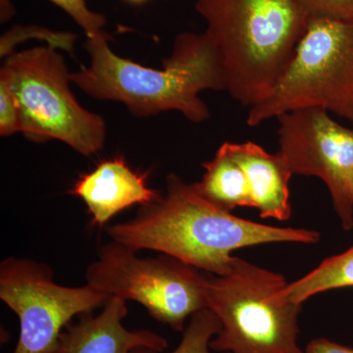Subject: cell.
<instances>
[{"mask_svg":"<svg viewBox=\"0 0 353 353\" xmlns=\"http://www.w3.org/2000/svg\"><path fill=\"white\" fill-rule=\"evenodd\" d=\"M15 95L21 132L37 143L57 139L90 157L105 143L101 116L79 104L64 58L51 46L11 53L0 71Z\"/></svg>","mask_w":353,"mask_h":353,"instance_id":"5","label":"cell"},{"mask_svg":"<svg viewBox=\"0 0 353 353\" xmlns=\"http://www.w3.org/2000/svg\"><path fill=\"white\" fill-rule=\"evenodd\" d=\"M202 167L205 172L194 187L204 199L230 212L236 208H253L245 171L232 157L225 143L218 148L213 159Z\"/></svg>","mask_w":353,"mask_h":353,"instance_id":"13","label":"cell"},{"mask_svg":"<svg viewBox=\"0 0 353 353\" xmlns=\"http://www.w3.org/2000/svg\"><path fill=\"white\" fill-rule=\"evenodd\" d=\"M343 288H353V245L325 259L303 278L288 283L279 292V297L284 301L303 304L316 294Z\"/></svg>","mask_w":353,"mask_h":353,"instance_id":"14","label":"cell"},{"mask_svg":"<svg viewBox=\"0 0 353 353\" xmlns=\"http://www.w3.org/2000/svg\"><path fill=\"white\" fill-rule=\"evenodd\" d=\"M219 52L226 92L248 108L264 101L292 62L309 15L297 0H196Z\"/></svg>","mask_w":353,"mask_h":353,"instance_id":"3","label":"cell"},{"mask_svg":"<svg viewBox=\"0 0 353 353\" xmlns=\"http://www.w3.org/2000/svg\"><path fill=\"white\" fill-rule=\"evenodd\" d=\"M225 145L245 171L253 208L259 209L260 218L289 220L292 216L290 181L292 174L280 155L271 154L250 141Z\"/></svg>","mask_w":353,"mask_h":353,"instance_id":"12","label":"cell"},{"mask_svg":"<svg viewBox=\"0 0 353 353\" xmlns=\"http://www.w3.org/2000/svg\"><path fill=\"white\" fill-rule=\"evenodd\" d=\"M221 329L220 320L209 308L197 311L190 318L183 332L180 345L171 353H211L210 343ZM132 353H162L148 348H138Z\"/></svg>","mask_w":353,"mask_h":353,"instance_id":"15","label":"cell"},{"mask_svg":"<svg viewBox=\"0 0 353 353\" xmlns=\"http://www.w3.org/2000/svg\"><path fill=\"white\" fill-rule=\"evenodd\" d=\"M288 285L275 273L234 256L229 272L208 274V308L220 320L210 343L219 353H304L299 345L303 304L284 301L279 292Z\"/></svg>","mask_w":353,"mask_h":353,"instance_id":"4","label":"cell"},{"mask_svg":"<svg viewBox=\"0 0 353 353\" xmlns=\"http://www.w3.org/2000/svg\"><path fill=\"white\" fill-rule=\"evenodd\" d=\"M150 172L132 170L123 157L104 160L94 170L81 175L69 190L80 197L92 216V225L103 227L111 218L134 205L145 206L163 194L148 187Z\"/></svg>","mask_w":353,"mask_h":353,"instance_id":"11","label":"cell"},{"mask_svg":"<svg viewBox=\"0 0 353 353\" xmlns=\"http://www.w3.org/2000/svg\"><path fill=\"white\" fill-rule=\"evenodd\" d=\"M110 39L105 32L88 38L90 67L72 73L71 83L99 101L122 102L137 117L173 110L194 123L210 118L199 94L225 90L226 85L219 52L205 32L179 34L162 69L118 57L109 46Z\"/></svg>","mask_w":353,"mask_h":353,"instance_id":"2","label":"cell"},{"mask_svg":"<svg viewBox=\"0 0 353 353\" xmlns=\"http://www.w3.org/2000/svg\"><path fill=\"white\" fill-rule=\"evenodd\" d=\"M13 15V6L8 0H1V21L6 22Z\"/></svg>","mask_w":353,"mask_h":353,"instance_id":"21","label":"cell"},{"mask_svg":"<svg viewBox=\"0 0 353 353\" xmlns=\"http://www.w3.org/2000/svg\"><path fill=\"white\" fill-rule=\"evenodd\" d=\"M304 353H353V348L328 339L317 338L308 343Z\"/></svg>","mask_w":353,"mask_h":353,"instance_id":"20","label":"cell"},{"mask_svg":"<svg viewBox=\"0 0 353 353\" xmlns=\"http://www.w3.org/2000/svg\"><path fill=\"white\" fill-rule=\"evenodd\" d=\"M31 39H43L48 46L60 48L73 55L77 37L72 32L51 31L38 26H14L0 39L1 57H9L15 46Z\"/></svg>","mask_w":353,"mask_h":353,"instance_id":"16","label":"cell"},{"mask_svg":"<svg viewBox=\"0 0 353 353\" xmlns=\"http://www.w3.org/2000/svg\"><path fill=\"white\" fill-rule=\"evenodd\" d=\"M125 1L129 2V3L132 4H141L143 3V2H145L146 0H125Z\"/></svg>","mask_w":353,"mask_h":353,"instance_id":"22","label":"cell"},{"mask_svg":"<svg viewBox=\"0 0 353 353\" xmlns=\"http://www.w3.org/2000/svg\"><path fill=\"white\" fill-rule=\"evenodd\" d=\"M92 312L69 323L48 353H132L138 348L163 352L168 347V341L160 334L124 326L128 307L120 297H109L99 314Z\"/></svg>","mask_w":353,"mask_h":353,"instance_id":"10","label":"cell"},{"mask_svg":"<svg viewBox=\"0 0 353 353\" xmlns=\"http://www.w3.org/2000/svg\"><path fill=\"white\" fill-rule=\"evenodd\" d=\"M321 108L353 125V23L309 17L292 62L271 94L248 110L257 127L301 108Z\"/></svg>","mask_w":353,"mask_h":353,"instance_id":"6","label":"cell"},{"mask_svg":"<svg viewBox=\"0 0 353 353\" xmlns=\"http://www.w3.org/2000/svg\"><path fill=\"white\" fill-rule=\"evenodd\" d=\"M309 17L353 23V0H297Z\"/></svg>","mask_w":353,"mask_h":353,"instance_id":"18","label":"cell"},{"mask_svg":"<svg viewBox=\"0 0 353 353\" xmlns=\"http://www.w3.org/2000/svg\"><path fill=\"white\" fill-rule=\"evenodd\" d=\"M279 152L292 175L321 179L345 231L353 229V129L321 108H301L276 118Z\"/></svg>","mask_w":353,"mask_h":353,"instance_id":"9","label":"cell"},{"mask_svg":"<svg viewBox=\"0 0 353 353\" xmlns=\"http://www.w3.org/2000/svg\"><path fill=\"white\" fill-rule=\"evenodd\" d=\"M21 132L20 110L10 85L0 77V134L11 136Z\"/></svg>","mask_w":353,"mask_h":353,"instance_id":"19","label":"cell"},{"mask_svg":"<svg viewBox=\"0 0 353 353\" xmlns=\"http://www.w3.org/2000/svg\"><path fill=\"white\" fill-rule=\"evenodd\" d=\"M0 299L19 318L13 353H48L74 317L92 312L109 296L88 284L58 285L48 265L10 257L0 265Z\"/></svg>","mask_w":353,"mask_h":353,"instance_id":"8","label":"cell"},{"mask_svg":"<svg viewBox=\"0 0 353 353\" xmlns=\"http://www.w3.org/2000/svg\"><path fill=\"white\" fill-rule=\"evenodd\" d=\"M53 4L68 14L83 30L88 38L97 36L104 32L106 19L101 13L94 12L88 8L85 0H50Z\"/></svg>","mask_w":353,"mask_h":353,"instance_id":"17","label":"cell"},{"mask_svg":"<svg viewBox=\"0 0 353 353\" xmlns=\"http://www.w3.org/2000/svg\"><path fill=\"white\" fill-rule=\"evenodd\" d=\"M208 276L170 255L139 257L112 241L102 246L85 279L106 296L137 301L158 322L183 332L188 318L208 308Z\"/></svg>","mask_w":353,"mask_h":353,"instance_id":"7","label":"cell"},{"mask_svg":"<svg viewBox=\"0 0 353 353\" xmlns=\"http://www.w3.org/2000/svg\"><path fill=\"white\" fill-rule=\"evenodd\" d=\"M106 232L112 241L134 252H159L215 276L229 272L232 253L240 248L277 243L314 245L320 240L313 230L269 226L234 216L175 174L167 176L166 194L159 201L141 206L132 220Z\"/></svg>","mask_w":353,"mask_h":353,"instance_id":"1","label":"cell"}]
</instances>
